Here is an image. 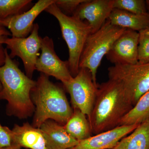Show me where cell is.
I'll return each instance as SVG.
<instances>
[{
  "instance_id": "1",
  "label": "cell",
  "mask_w": 149,
  "mask_h": 149,
  "mask_svg": "<svg viewBox=\"0 0 149 149\" xmlns=\"http://www.w3.org/2000/svg\"><path fill=\"white\" fill-rule=\"evenodd\" d=\"M4 64L0 67V82L1 91L0 100L8 102L6 113L10 116L19 119L31 117L35 107L31 98V92L36 81L29 78L19 68L18 64L10 57L5 49Z\"/></svg>"
},
{
  "instance_id": "2",
  "label": "cell",
  "mask_w": 149,
  "mask_h": 149,
  "mask_svg": "<svg viewBox=\"0 0 149 149\" xmlns=\"http://www.w3.org/2000/svg\"><path fill=\"white\" fill-rule=\"evenodd\" d=\"M133 108L120 83L109 80L99 85L95 101L88 118L92 134L95 135L117 128Z\"/></svg>"
},
{
  "instance_id": "3",
  "label": "cell",
  "mask_w": 149,
  "mask_h": 149,
  "mask_svg": "<svg viewBox=\"0 0 149 149\" xmlns=\"http://www.w3.org/2000/svg\"><path fill=\"white\" fill-rule=\"evenodd\" d=\"M35 110L32 125L40 128L46 120L51 119L64 125L70 119L73 110L70 105L64 90L41 73L31 92Z\"/></svg>"
},
{
  "instance_id": "4",
  "label": "cell",
  "mask_w": 149,
  "mask_h": 149,
  "mask_svg": "<svg viewBox=\"0 0 149 149\" xmlns=\"http://www.w3.org/2000/svg\"><path fill=\"white\" fill-rule=\"evenodd\" d=\"M45 11L53 15L58 22L62 37L68 47L70 71L74 77L79 72L80 56L86 41L92 33L91 26L86 22L63 13L54 3Z\"/></svg>"
},
{
  "instance_id": "5",
  "label": "cell",
  "mask_w": 149,
  "mask_h": 149,
  "mask_svg": "<svg viewBox=\"0 0 149 149\" xmlns=\"http://www.w3.org/2000/svg\"><path fill=\"white\" fill-rule=\"evenodd\" d=\"M126 29L113 25L107 20L100 29L91 33L88 37L80 56L79 67L90 70L95 84H97V71L102 60Z\"/></svg>"
},
{
  "instance_id": "6",
  "label": "cell",
  "mask_w": 149,
  "mask_h": 149,
  "mask_svg": "<svg viewBox=\"0 0 149 149\" xmlns=\"http://www.w3.org/2000/svg\"><path fill=\"white\" fill-rule=\"evenodd\" d=\"M108 70L109 80L120 83L133 107L149 91V63L114 65Z\"/></svg>"
},
{
  "instance_id": "7",
  "label": "cell",
  "mask_w": 149,
  "mask_h": 149,
  "mask_svg": "<svg viewBox=\"0 0 149 149\" xmlns=\"http://www.w3.org/2000/svg\"><path fill=\"white\" fill-rule=\"evenodd\" d=\"M63 86L70 96L73 109H77L90 117L94 107L98 85L93 82L92 74L86 68H81L76 76Z\"/></svg>"
},
{
  "instance_id": "8",
  "label": "cell",
  "mask_w": 149,
  "mask_h": 149,
  "mask_svg": "<svg viewBox=\"0 0 149 149\" xmlns=\"http://www.w3.org/2000/svg\"><path fill=\"white\" fill-rule=\"evenodd\" d=\"M39 26L34 24L30 35L25 38H8L3 42L10 51L12 59L18 56L22 60L26 74L32 79L37 59L41 49V38L39 35Z\"/></svg>"
},
{
  "instance_id": "9",
  "label": "cell",
  "mask_w": 149,
  "mask_h": 149,
  "mask_svg": "<svg viewBox=\"0 0 149 149\" xmlns=\"http://www.w3.org/2000/svg\"><path fill=\"white\" fill-rule=\"evenodd\" d=\"M41 53L36 62V70L60 80L63 84L72 79L68 61L61 60L56 54L53 40L46 36L41 38Z\"/></svg>"
},
{
  "instance_id": "10",
  "label": "cell",
  "mask_w": 149,
  "mask_h": 149,
  "mask_svg": "<svg viewBox=\"0 0 149 149\" xmlns=\"http://www.w3.org/2000/svg\"><path fill=\"white\" fill-rule=\"evenodd\" d=\"M139 37V32L126 29L113 43L107 59L114 65L138 63Z\"/></svg>"
},
{
  "instance_id": "11",
  "label": "cell",
  "mask_w": 149,
  "mask_h": 149,
  "mask_svg": "<svg viewBox=\"0 0 149 149\" xmlns=\"http://www.w3.org/2000/svg\"><path fill=\"white\" fill-rule=\"evenodd\" d=\"M114 0H85L72 16L86 20L92 33L97 31L105 24L113 9Z\"/></svg>"
},
{
  "instance_id": "12",
  "label": "cell",
  "mask_w": 149,
  "mask_h": 149,
  "mask_svg": "<svg viewBox=\"0 0 149 149\" xmlns=\"http://www.w3.org/2000/svg\"><path fill=\"white\" fill-rule=\"evenodd\" d=\"M54 2L55 0H40L28 10L1 20L0 23L9 29L12 37L25 38L32 32L33 23L37 16Z\"/></svg>"
},
{
  "instance_id": "13",
  "label": "cell",
  "mask_w": 149,
  "mask_h": 149,
  "mask_svg": "<svg viewBox=\"0 0 149 149\" xmlns=\"http://www.w3.org/2000/svg\"><path fill=\"white\" fill-rule=\"evenodd\" d=\"M139 124L121 125L112 130L93 135L79 141L77 145L68 149H111L122 138L133 132Z\"/></svg>"
},
{
  "instance_id": "14",
  "label": "cell",
  "mask_w": 149,
  "mask_h": 149,
  "mask_svg": "<svg viewBox=\"0 0 149 149\" xmlns=\"http://www.w3.org/2000/svg\"><path fill=\"white\" fill-rule=\"evenodd\" d=\"M12 144L30 149H48L45 139L40 128L34 127L28 123L22 125L15 124L9 129Z\"/></svg>"
},
{
  "instance_id": "15",
  "label": "cell",
  "mask_w": 149,
  "mask_h": 149,
  "mask_svg": "<svg viewBox=\"0 0 149 149\" xmlns=\"http://www.w3.org/2000/svg\"><path fill=\"white\" fill-rule=\"evenodd\" d=\"M40 129L45 139L48 149H68L78 143L65 131L63 125L54 120H46Z\"/></svg>"
},
{
  "instance_id": "16",
  "label": "cell",
  "mask_w": 149,
  "mask_h": 149,
  "mask_svg": "<svg viewBox=\"0 0 149 149\" xmlns=\"http://www.w3.org/2000/svg\"><path fill=\"white\" fill-rule=\"evenodd\" d=\"M107 20L115 26L139 32L149 28V13L136 14L113 8Z\"/></svg>"
},
{
  "instance_id": "17",
  "label": "cell",
  "mask_w": 149,
  "mask_h": 149,
  "mask_svg": "<svg viewBox=\"0 0 149 149\" xmlns=\"http://www.w3.org/2000/svg\"><path fill=\"white\" fill-rule=\"evenodd\" d=\"M111 149H149V119L140 123Z\"/></svg>"
},
{
  "instance_id": "18",
  "label": "cell",
  "mask_w": 149,
  "mask_h": 149,
  "mask_svg": "<svg viewBox=\"0 0 149 149\" xmlns=\"http://www.w3.org/2000/svg\"><path fill=\"white\" fill-rule=\"evenodd\" d=\"M63 126L65 131L78 142L90 138L93 134L88 117L77 109H73L72 115Z\"/></svg>"
},
{
  "instance_id": "19",
  "label": "cell",
  "mask_w": 149,
  "mask_h": 149,
  "mask_svg": "<svg viewBox=\"0 0 149 149\" xmlns=\"http://www.w3.org/2000/svg\"><path fill=\"white\" fill-rule=\"evenodd\" d=\"M149 119V91L120 120L119 126L139 124Z\"/></svg>"
},
{
  "instance_id": "20",
  "label": "cell",
  "mask_w": 149,
  "mask_h": 149,
  "mask_svg": "<svg viewBox=\"0 0 149 149\" xmlns=\"http://www.w3.org/2000/svg\"><path fill=\"white\" fill-rule=\"evenodd\" d=\"M31 0H0V20L23 13L31 8Z\"/></svg>"
},
{
  "instance_id": "21",
  "label": "cell",
  "mask_w": 149,
  "mask_h": 149,
  "mask_svg": "<svg viewBox=\"0 0 149 149\" xmlns=\"http://www.w3.org/2000/svg\"><path fill=\"white\" fill-rule=\"evenodd\" d=\"M113 8L136 14H146L148 13L144 0H114Z\"/></svg>"
},
{
  "instance_id": "22",
  "label": "cell",
  "mask_w": 149,
  "mask_h": 149,
  "mask_svg": "<svg viewBox=\"0 0 149 149\" xmlns=\"http://www.w3.org/2000/svg\"><path fill=\"white\" fill-rule=\"evenodd\" d=\"M138 47V63H149V36L143 31L139 32Z\"/></svg>"
},
{
  "instance_id": "23",
  "label": "cell",
  "mask_w": 149,
  "mask_h": 149,
  "mask_svg": "<svg viewBox=\"0 0 149 149\" xmlns=\"http://www.w3.org/2000/svg\"><path fill=\"white\" fill-rule=\"evenodd\" d=\"M85 0H55L54 3L63 13L72 16L77 8Z\"/></svg>"
},
{
  "instance_id": "24",
  "label": "cell",
  "mask_w": 149,
  "mask_h": 149,
  "mask_svg": "<svg viewBox=\"0 0 149 149\" xmlns=\"http://www.w3.org/2000/svg\"><path fill=\"white\" fill-rule=\"evenodd\" d=\"M9 129L6 126H2L0 123V148L9 146L12 144Z\"/></svg>"
},
{
  "instance_id": "25",
  "label": "cell",
  "mask_w": 149,
  "mask_h": 149,
  "mask_svg": "<svg viewBox=\"0 0 149 149\" xmlns=\"http://www.w3.org/2000/svg\"><path fill=\"white\" fill-rule=\"evenodd\" d=\"M12 36L10 31L0 23V44L3 45V42L9 36Z\"/></svg>"
},
{
  "instance_id": "26",
  "label": "cell",
  "mask_w": 149,
  "mask_h": 149,
  "mask_svg": "<svg viewBox=\"0 0 149 149\" xmlns=\"http://www.w3.org/2000/svg\"><path fill=\"white\" fill-rule=\"evenodd\" d=\"M2 45L0 44V67L4 64L6 59L5 49H4ZM2 88L1 84L0 82V91H1Z\"/></svg>"
},
{
  "instance_id": "27",
  "label": "cell",
  "mask_w": 149,
  "mask_h": 149,
  "mask_svg": "<svg viewBox=\"0 0 149 149\" xmlns=\"http://www.w3.org/2000/svg\"><path fill=\"white\" fill-rule=\"evenodd\" d=\"M21 147L15 144H12L9 146L0 148V149H21Z\"/></svg>"
},
{
  "instance_id": "28",
  "label": "cell",
  "mask_w": 149,
  "mask_h": 149,
  "mask_svg": "<svg viewBox=\"0 0 149 149\" xmlns=\"http://www.w3.org/2000/svg\"><path fill=\"white\" fill-rule=\"evenodd\" d=\"M146 2L147 10H148V12L149 13V0H146Z\"/></svg>"
},
{
  "instance_id": "29",
  "label": "cell",
  "mask_w": 149,
  "mask_h": 149,
  "mask_svg": "<svg viewBox=\"0 0 149 149\" xmlns=\"http://www.w3.org/2000/svg\"><path fill=\"white\" fill-rule=\"evenodd\" d=\"M143 31L145 34H146L147 35L149 36V28H148V29H146V30H143V31Z\"/></svg>"
}]
</instances>
